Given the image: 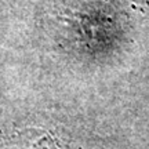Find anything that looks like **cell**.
<instances>
[{"mask_svg": "<svg viewBox=\"0 0 149 149\" xmlns=\"http://www.w3.org/2000/svg\"><path fill=\"white\" fill-rule=\"evenodd\" d=\"M0 149H61L58 139L42 128H22L0 144Z\"/></svg>", "mask_w": 149, "mask_h": 149, "instance_id": "1", "label": "cell"}]
</instances>
